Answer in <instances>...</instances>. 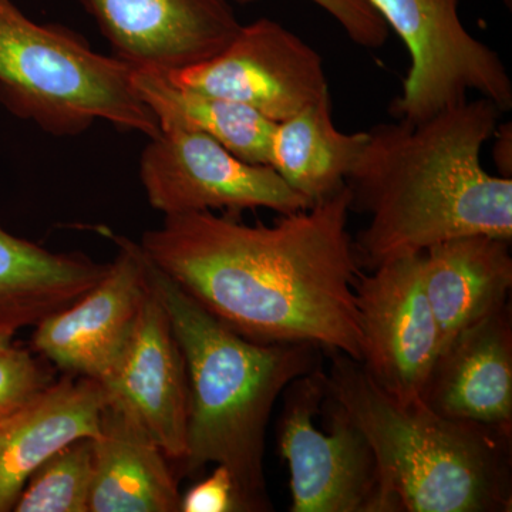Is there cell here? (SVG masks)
Here are the masks:
<instances>
[{
	"label": "cell",
	"mask_w": 512,
	"mask_h": 512,
	"mask_svg": "<svg viewBox=\"0 0 512 512\" xmlns=\"http://www.w3.org/2000/svg\"><path fill=\"white\" fill-rule=\"evenodd\" d=\"M348 185L274 225L214 211L167 215L138 242L205 311L244 338L309 343L362 360Z\"/></svg>",
	"instance_id": "1"
},
{
	"label": "cell",
	"mask_w": 512,
	"mask_h": 512,
	"mask_svg": "<svg viewBox=\"0 0 512 512\" xmlns=\"http://www.w3.org/2000/svg\"><path fill=\"white\" fill-rule=\"evenodd\" d=\"M503 111L478 96L421 121L367 130L346 185L352 211L369 217L357 234L360 268L375 269L448 239L512 241V178L488 173L481 151Z\"/></svg>",
	"instance_id": "2"
},
{
	"label": "cell",
	"mask_w": 512,
	"mask_h": 512,
	"mask_svg": "<svg viewBox=\"0 0 512 512\" xmlns=\"http://www.w3.org/2000/svg\"><path fill=\"white\" fill-rule=\"evenodd\" d=\"M143 265L187 369L190 414L181 471L195 477L208 464L225 466L242 511H272L264 468L269 419L286 387L319 369L323 350L309 343L244 338L205 311L144 252Z\"/></svg>",
	"instance_id": "3"
},
{
	"label": "cell",
	"mask_w": 512,
	"mask_h": 512,
	"mask_svg": "<svg viewBox=\"0 0 512 512\" xmlns=\"http://www.w3.org/2000/svg\"><path fill=\"white\" fill-rule=\"evenodd\" d=\"M326 353V392L375 454L382 512L512 510V431L397 399L359 360Z\"/></svg>",
	"instance_id": "4"
},
{
	"label": "cell",
	"mask_w": 512,
	"mask_h": 512,
	"mask_svg": "<svg viewBox=\"0 0 512 512\" xmlns=\"http://www.w3.org/2000/svg\"><path fill=\"white\" fill-rule=\"evenodd\" d=\"M133 67L94 52L79 33L30 19L0 0V104L55 136H77L96 121L148 138L160 133L138 96Z\"/></svg>",
	"instance_id": "5"
},
{
	"label": "cell",
	"mask_w": 512,
	"mask_h": 512,
	"mask_svg": "<svg viewBox=\"0 0 512 512\" xmlns=\"http://www.w3.org/2000/svg\"><path fill=\"white\" fill-rule=\"evenodd\" d=\"M278 447L291 473V512H382L375 454L326 392L322 367L286 387Z\"/></svg>",
	"instance_id": "6"
},
{
	"label": "cell",
	"mask_w": 512,
	"mask_h": 512,
	"mask_svg": "<svg viewBox=\"0 0 512 512\" xmlns=\"http://www.w3.org/2000/svg\"><path fill=\"white\" fill-rule=\"evenodd\" d=\"M409 49L412 66L396 119L421 121L457 106L471 92L512 109V80L500 55L468 32L460 0H369Z\"/></svg>",
	"instance_id": "7"
},
{
	"label": "cell",
	"mask_w": 512,
	"mask_h": 512,
	"mask_svg": "<svg viewBox=\"0 0 512 512\" xmlns=\"http://www.w3.org/2000/svg\"><path fill=\"white\" fill-rule=\"evenodd\" d=\"M148 204L167 215L268 208L281 215L311 207L271 165L251 164L197 131L160 130L140 157Z\"/></svg>",
	"instance_id": "8"
},
{
	"label": "cell",
	"mask_w": 512,
	"mask_h": 512,
	"mask_svg": "<svg viewBox=\"0 0 512 512\" xmlns=\"http://www.w3.org/2000/svg\"><path fill=\"white\" fill-rule=\"evenodd\" d=\"M171 83L247 106L272 123L328 99L322 56L272 19L242 25L222 52L165 74Z\"/></svg>",
	"instance_id": "9"
},
{
	"label": "cell",
	"mask_w": 512,
	"mask_h": 512,
	"mask_svg": "<svg viewBox=\"0 0 512 512\" xmlns=\"http://www.w3.org/2000/svg\"><path fill=\"white\" fill-rule=\"evenodd\" d=\"M356 308L362 363L375 382L400 400H419L441 350L439 326L421 272V252L360 272Z\"/></svg>",
	"instance_id": "10"
},
{
	"label": "cell",
	"mask_w": 512,
	"mask_h": 512,
	"mask_svg": "<svg viewBox=\"0 0 512 512\" xmlns=\"http://www.w3.org/2000/svg\"><path fill=\"white\" fill-rule=\"evenodd\" d=\"M107 235L117 248L107 274L72 305L40 320L32 339L59 369L99 383L123 356L148 293L138 242Z\"/></svg>",
	"instance_id": "11"
},
{
	"label": "cell",
	"mask_w": 512,
	"mask_h": 512,
	"mask_svg": "<svg viewBox=\"0 0 512 512\" xmlns=\"http://www.w3.org/2000/svg\"><path fill=\"white\" fill-rule=\"evenodd\" d=\"M121 62L168 74L222 52L242 23L228 0H79Z\"/></svg>",
	"instance_id": "12"
},
{
	"label": "cell",
	"mask_w": 512,
	"mask_h": 512,
	"mask_svg": "<svg viewBox=\"0 0 512 512\" xmlns=\"http://www.w3.org/2000/svg\"><path fill=\"white\" fill-rule=\"evenodd\" d=\"M100 384L107 402L130 414L168 460L183 461L190 414L187 369L170 319L150 289L123 356Z\"/></svg>",
	"instance_id": "13"
},
{
	"label": "cell",
	"mask_w": 512,
	"mask_h": 512,
	"mask_svg": "<svg viewBox=\"0 0 512 512\" xmlns=\"http://www.w3.org/2000/svg\"><path fill=\"white\" fill-rule=\"evenodd\" d=\"M421 400L448 419L512 431L510 303L448 340L434 362Z\"/></svg>",
	"instance_id": "14"
},
{
	"label": "cell",
	"mask_w": 512,
	"mask_h": 512,
	"mask_svg": "<svg viewBox=\"0 0 512 512\" xmlns=\"http://www.w3.org/2000/svg\"><path fill=\"white\" fill-rule=\"evenodd\" d=\"M106 403L99 382L66 376L0 417V512L13 511L29 478L53 454L97 436Z\"/></svg>",
	"instance_id": "15"
},
{
	"label": "cell",
	"mask_w": 512,
	"mask_h": 512,
	"mask_svg": "<svg viewBox=\"0 0 512 512\" xmlns=\"http://www.w3.org/2000/svg\"><path fill=\"white\" fill-rule=\"evenodd\" d=\"M421 272L443 348L461 329L508 303L511 241L488 235L448 239L421 252Z\"/></svg>",
	"instance_id": "16"
},
{
	"label": "cell",
	"mask_w": 512,
	"mask_h": 512,
	"mask_svg": "<svg viewBox=\"0 0 512 512\" xmlns=\"http://www.w3.org/2000/svg\"><path fill=\"white\" fill-rule=\"evenodd\" d=\"M92 446L89 512H180L167 456L130 414L107 402Z\"/></svg>",
	"instance_id": "17"
},
{
	"label": "cell",
	"mask_w": 512,
	"mask_h": 512,
	"mask_svg": "<svg viewBox=\"0 0 512 512\" xmlns=\"http://www.w3.org/2000/svg\"><path fill=\"white\" fill-rule=\"evenodd\" d=\"M110 264L82 252H53L0 225V335L13 336L72 305Z\"/></svg>",
	"instance_id": "18"
},
{
	"label": "cell",
	"mask_w": 512,
	"mask_h": 512,
	"mask_svg": "<svg viewBox=\"0 0 512 512\" xmlns=\"http://www.w3.org/2000/svg\"><path fill=\"white\" fill-rule=\"evenodd\" d=\"M366 141L367 131L343 133L335 126L328 97L275 124L269 165L313 205L346 184Z\"/></svg>",
	"instance_id": "19"
},
{
	"label": "cell",
	"mask_w": 512,
	"mask_h": 512,
	"mask_svg": "<svg viewBox=\"0 0 512 512\" xmlns=\"http://www.w3.org/2000/svg\"><path fill=\"white\" fill-rule=\"evenodd\" d=\"M138 96L160 130L197 131L251 164L269 165L275 123L235 101L180 87L165 74L133 70Z\"/></svg>",
	"instance_id": "20"
},
{
	"label": "cell",
	"mask_w": 512,
	"mask_h": 512,
	"mask_svg": "<svg viewBox=\"0 0 512 512\" xmlns=\"http://www.w3.org/2000/svg\"><path fill=\"white\" fill-rule=\"evenodd\" d=\"M94 474L92 439L53 454L23 488L16 512H89Z\"/></svg>",
	"instance_id": "21"
},
{
	"label": "cell",
	"mask_w": 512,
	"mask_h": 512,
	"mask_svg": "<svg viewBox=\"0 0 512 512\" xmlns=\"http://www.w3.org/2000/svg\"><path fill=\"white\" fill-rule=\"evenodd\" d=\"M50 383L28 349L13 343L0 348V417L30 402Z\"/></svg>",
	"instance_id": "22"
},
{
	"label": "cell",
	"mask_w": 512,
	"mask_h": 512,
	"mask_svg": "<svg viewBox=\"0 0 512 512\" xmlns=\"http://www.w3.org/2000/svg\"><path fill=\"white\" fill-rule=\"evenodd\" d=\"M248 2V0H242ZM339 23L356 45L380 49L389 37V26L369 0H311Z\"/></svg>",
	"instance_id": "23"
},
{
	"label": "cell",
	"mask_w": 512,
	"mask_h": 512,
	"mask_svg": "<svg viewBox=\"0 0 512 512\" xmlns=\"http://www.w3.org/2000/svg\"><path fill=\"white\" fill-rule=\"evenodd\" d=\"M242 511L234 477L225 466H218L205 480L181 495L180 512Z\"/></svg>",
	"instance_id": "24"
},
{
	"label": "cell",
	"mask_w": 512,
	"mask_h": 512,
	"mask_svg": "<svg viewBox=\"0 0 512 512\" xmlns=\"http://www.w3.org/2000/svg\"><path fill=\"white\" fill-rule=\"evenodd\" d=\"M495 140L494 160L501 177H512V130L511 124H498L493 136Z\"/></svg>",
	"instance_id": "25"
},
{
	"label": "cell",
	"mask_w": 512,
	"mask_h": 512,
	"mask_svg": "<svg viewBox=\"0 0 512 512\" xmlns=\"http://www.w3.org/2000/svg\"><path fill=\"white\" fill-rule=\"evenodd\" d=\"M12 339L13 338H10V336L0 335V348H2V346L9 345V343H12Z\"/></svg>",
	"instance_id": "26"
}]
</instances>
